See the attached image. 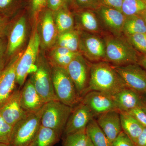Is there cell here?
<instances>
[{
  "label": "cell",
  "mask_w": 146,
  "mask_h": 146,
  "mask_svg": "<svg viewBox=\"0 0 146 146\" xmlns=\"http://www.w3.org/2000/svg\"><path fill=\"white\" fill-rule=\"evenodd\" d=\"M81 102L89 108L95 118L104 112L117 110L112 96L100 91L88 92L82 97Z\"/></svg>",
  "instance_id": "obj_13"
},
{
  "label": "cell",
  "mask_w": 146,
  "mask_h": 146,
  "mask_svg": "<svg viewBox=\"0 0 146 146\" xmlns=\"http://www.w3.org/2000/svg\"><path fill=\"white\" fill-rule=\"evenodd\" d=\"M27 114L21 105L19 89H16L0 108V115L6 122L12 126Z\"/></svg>",
  "instance_id": "obj_15"
},
{
  "label": "cell",
  "mask_w": 146,
  "mask_h": 146,
  "mask_svg": "<svg viewBox=\"0 0 146 146\" xmlns=\"http://www.w3.org/2000/svg\"><path fill=\"white\" fill-rule=\"evenodd\" d=\"M139 54L146 55V33H138L125 36Z\"/></svg>",
  "instance_id": "obj_31"
},
{
  "label": "cell",
  "mask_w": 146,
  "mask_h": 146,
  "mask_svg": "<svg viewBox=\"0 0 146 146\" xmlns=\"http://www.w3.org/2000/svg\"><path fill=\"white\" fill-rule=\"evenodd\" d=\"M138 64L141 65L142 68H143L146 70V55H141V56L139 57Z\"/></svg>",
  "instance_id": "obj_43"
},
{
  "label": "cell",
  "mask_w": 146,
  "mask_h": 146,
  "mask_svg": "<svg viewBox=\"0 0 146 146\" xmlns=\"http://www.w3.org/2000/svg\"><path fill=\"white\" fill-rule=\"evenodd\" d=\"M61 136L55 131L40 125L32 146H54L60 141Z\"/></svg>",
  "instance_id": "obj_25"
},
{
  "label": "cell",
  "mask_w": 146,
  "mask_h": 146,
  "mask_svg": "<svg viewBox=\"0 0 146 146\" xmlns=\"http://www.w3.org/2000/svg\"><path fill=\"white\" fill-rule=\"evenodd\" d=\"M23 52L17 53L0 73V108L16 90V68Z\"/></svg>",
  "instance_id": "obj_11"
},
{
  "label": "cell",
  "mask_w": 146,
  "mask_h": 146,
  "mask_svg": "<svg viewBox=\"0 0 146 146\" xmlns=\"http://www.w3.org/2000/svg\"><path fill=\"white\" fill-rule=\"evenodd\" d=\"M79 24L81 31L98 34L103 30L101 25L96 13L91 10L81 12L78 17Z\"/></svg>",
  "instance_id": "obj_23"
},
{
  "label": "cell",
  "mask_w": 146,
  "mask_h": 146,
  "mask_svg": "<svg viewBox=\"0 0 146 146\" xmlns=\"http://www.w3.org/2000/svg\"><path fill=\"white\" fill-rule=\"evenodd\" d=\"M54 17L58 34L74 29V18L66 6L63 5L55 11Z\"/></svg>",
  "instance_id": "obj_24"
},
{
  "label": "cell",
  "mask_w": 146,
  "mask_h": 146,
  "mask_svg": "<svg viewBox=\"0 0 146 146\" xmlns=\"http://www.w3.org/2000/svg\"><path fill=\"white\" fill-rule=\"evenodd\" d=\"M112 97L119 112H127L143 106L141 94L128 87L122 89Z\"/></svg>",
  "instance_id": "obj_20"
},
{
  "label": "cell",
  "mask_w": 146,
  "mask_h": 146,
  "mask_svg": "<svg viewBox=\"0 0 146 146\" xmlns=\"http://www.w3.org/2000/svg\"><path fill=\"white\" fill-rule=\"evenodd\" d=\"M63 5V0H47V6L53 12L57 11Z\"/></svg>",
  "instance_id": "obj_41"
},
{
  "label": "cell",
  "mask_w": 146,
  "mask_h": 146,
  "mask_svg": "<svg viewBox=\"0 0 146 146\" xmlns=\"http://www.w3.org/2000/svg\"><path fill=\"white\" fill-rule=\"evenodd\" d=\"M95 10L103 29L113 35L121 36L126 17L121 11L104 6Z\"/></svg>",
  "instance_id": "obj_12"
},
{
  "label": "cell",
  "mask_w": 146,
  "mask_h": 146,
  "mask_svg": "<svg viewBox=\"0 0 146 146\" xmlns=\"http://www.w3.org/2000/svg\"><path fill=\"white\" fill-rule=\"evenodd\" d=\"M126 87L122 79L110 63L105 61L91 63L86 94L91 91H98L113 96Z\"/></svg>",
  "instance_id": "obj_1"
},
{
  "label": "cell",
  "mask_w": 146,
  "mask_h": 146,
  "mask_svg": "<svg viewBox=\"0 0 146 146\" xmlns=\"http://www.w3.org/2000/svg\"><path fill=\"white\" fill-rule=\"evenodd\" d=\"M30 80L46 103L58 100L53 85L50 64L43 57L38 56Z\"/></svg>",
  "instance_id": "obj_5"
},
{
  "label": "cell",
  "mask_w": 146,
  "mask_h": 146,
  "mask_svg": "<svg viewBox=\"0 0 146 146\" xmlns=\"http://www.w3.org/2000/svg\"><path fill=\"white\" fill-rule=\"evenodd\" d=\"M21 100L22 107L27 113L39 111L46 104L39 96L30 79L25 82L21 90Z\"/></svg>",
  "instance_id": "obj_18"
},
{
  "label": "cell",
  "mask_w": 146,
  "mask_h": 146,
  "mask_svg": "<svg viewBox=\"0 0 146 146\" xmlns=\"http://www.w3.org/2000/svg\"><path fill=\"white\" fill-rule=\"evenodd\" d=\"M146 10V0H123L121 12L125 16L140 15Z\"/></svg>",
  "instance_id": "obj_29"
},
{
  "label": "cell",
  "mask_w": 146,
  "mask_h": 146,
  "mask_svg": "<svg viewBox=\"0 0 146 146\" xmlns=\"http://www.w3.org/2000/svg\"><path fill=\"white\" fill-rule=\"evenodd\" d=\"M9 28L8 18L0 13V38L7 36Z\"/></svg>",
  "instance_id": "obj_39"
},
{
  "label": "cell",
  "mask_w": 146,
  "mask_h": 146,
  "mask_svg": "<svg viewBox=\"0 0 146 146\" xmlns=\"http://www.w3.org/2000/svg\"><path fill=\"white\" fill-rule=\"evenodd\" d=\"M124 36L138 33H146V25L140 15L126 16L123 28Z\"/></svg>",
  "instance_id": "obj_27"
},
{
  "label": "cell",
  "mask_w": 146,
  "mask_h": 146,
  "mask_svg": "<svg viewBox=\"0 0 146 146\" xmlns=\"http://www.w3.org/2000/svg\"><path fill=\"white\" fill-rule=\"evenodd\" d=\"M113 66L127 87L140 94L146 92V70L141 65L133 63Z\"/></svg>",
  "instance_id": "obj_10"
},
{
  "label": "cell",
  "mask_w": 146,
  "mask_h": 146,
  "mask_svg": "<svg viewBox=\"0 0 146 146\" xmlns=\"http://www.w3.org/2000/svg\"><path fill=\"white\" fill-rule=\"evenodd\" d=\"M47 5V0H32V12L34 18H37Z\"/></svg>",
  "instance_id": "obj_36"
},
{
  "label": "cell",
  "mask_w": 146,
  "mask_h": 146,
  "mask_svg": "<svg viewBox=\"0 0 146 146\" xmlns=\"http://www.w3.org/2000/svg\"><path fill=\"white\" fill-rule=\"evenodd\" d=\"M44 106L37 112L27 113L14 125L9 146H29L33 143L41 125Z\"/></svg>",
  "instance_id": "obj_3"
},
{
  "label": "cell",
  "mask_w": 146,
  "mask_h": 146,
  "mask_svg": "<svg viewBox=\"0 0 146 146\" xmlns=\"http://www.w3.org/2000/svg\"><path fill=\"white\" fill-rule=\"evenodd\" d=\"M91 63L79 53L66 69L82 98L89 86Z\"/></svg>",
  "instance_id": "obj_9"
},
{
  "label": "cell",
  "mask_w": 146,
  "mask_h": 146,
  "mask_svg": "<svg viewBox=\"0 0 146 146\" xmlns=\"http://www.w3.org/2000/svg\"><path fill=\"white\" fill-rule=\"evenodd\" d=\"M16 0H0V13L7 17L13 10Z\"/></svg>",
  "instance_id": "obj_35"
},
{
  "label": "cell",
  "mask_w": 146,
  "mask_h": 146,
  "mask_svg": "<svg viewBox=\"0 0 146 146\" xmlns=\"http://www.w3.org/2000/svg\"><path fill=\"white\" fill-rule=\"evenodd\" d=\"M72 110L59 100L48 102L44 106L41 125L53 129L61 136Z\"/></svg>",
  "instance_id": "obj_6"
},
{
  "label": "cell",
  "mask_w": 146,
  "mask_h": 146,
  "mask_svg": "<svg viewBox=\"0 0 146 146\" xmlns=\"http://www.w3.org/2000/svg\"><path fill=\"white\" fill-rule=\"evenodd\" d=\"M89 138L86 129L64 136L63 146H86Z\"/></svg>",
  "instance_id": "obj_30"
},
{
  "label": "cell",
  "mask_w": 146,
  "mask_h": 146,
  "mask_svg": "<svg viewBox=\"0 0 146 146\" xmlns=\"http://www.w3.org/2000/svg\"><path fill=\"white\" fill-rule=\"evenodd\" d=\"M120 116L123 131L136 143L144 127L136 118L128 112H120Z\"/></svg>",
  "instance_id": "obj_21"
},
{
  "label": "cell",
  "mask_w": 146,
  "mask_h": 146,
  "mask_svg": "<svg viewBox=\"0 0 146 146\" xmlns=\"http://www.w3.org/2000/svg\"><path fill=\"white\" fill-rule=\"evenodd\" d=\"M96 117L98 124L112 144L123 131L120 112L117 110H112L102 113Z\"/></svg>",
  "instance_id": "obj_17"
},
{
  "label": "cell",
  "mask_w": 146,
  "mask_h": 146,
  "mask_svg": "<svg viewBox=\"0 0 146 146\" xmlns=\"http://www.w3.org/2000/svg\"><path fill=\"white\" fill-rule=\"evenodd\" d=\"M86 146H94V145L92 144V143H91V141H90V139H89L88 140V142H87V143L86 144Z\"/></svg>",
  "instance_id": "obj_47"
},
{
  "label": "cell",
  "mask_w": 146,
  "mask_h": 146,
  "mask_svg": "<svg viewBox=\"0 0 146 146\" xmlns=\"http://www.w3.org/2000/svg\"><path fill=\"white\" fill-rule=\"evenodd\" d=\"M111 146H137L129 137L122 131L111 144Z\"/></svg>",
  "instance_id": "obj_33"
},
{
  "label": "cell",
  "mask_w": 146,
  "mask_h": 146,
  "mask_svg": "<svg viewBox=\"0 0 146 146\" xmlns=\"http://www.w3.org/2000/svg\"><path fill=\"white\" fill-rule=\"evenodd\" d=\"M135 144L137 146H146V127H144Z\"/></svg>",
  "instance_id": "obj_42"
},
{
  "label": "cell",
  "mask_w": 146,
  "mask_h": 146,
  "mask_svg": "<svg viewBox=\"0 0 146 146\" xmlns=\"http://www.w3.org/2000/svg\"><path fill=\"white\" fill-rule=\"evenodd\" d=\"M51 67L53 85L58 99L73 108L82 99L74 82L66 69L51 65Z\"/></svg>",
  "instance_id": "obj_4"
},
{
  "label": "cell",
  "mask_w": 146,
  "mask_h": 146,
  "mask_svg": "<svg viewBox=\"0 0 146 146\" xmlns=\"http://www.w3.org/2000/svg\"><path fill=\"white\" fill-rule=\"evenodd\" d=\"M0 146H9V145L7 144L0 143Z\"/></svg>",
  "instance_id": "obj_48"
},
{
  "label": "cell",
  "mask_w": 146,
  "mask_h": 146,
  "mask_svg": "<svg viewBox=\"0 0 146 146\" xmlns=\"http://www.w3.org/2000/svg\"><path fill=\"white\" fill-rule=\"evenodd\" d=\"M77 5L80 8L96 10L100 6L99 0H76Z\"/></svg>",
  "instance_id": "obj_38"
},
{
  "label": "cell",
  "mask_w": 146,
  "mask_h": 146,
  "mask_svg": "<svg viewBox=\"0 0 146 146\" xmlns=\"http://www.w3.org/2000/svg\"><path fill=\"white\" fill-rule=\"evenodd\" d=\"M103 38L106 46L105 61L116 66L138 63L141 54L125 36L107 35Z\"/></svg>",
  "instance_id": "obj_2"
},
{
  "label": "cell",
  "mask_w": 146,
  "mask_h": 146,
  "mask_svg": "<svg viewBox=\"0 0 146 146\" xmlns=\"http://www.w3.org/2000/svg\"><path fill=\"white\" fill-rule=\"evenodd\" d=\"M128 113L136 118L144 127H146V112L142 108H137Z\"/></svg>",
  "instance_id": "obj_37"
},
{
  "label": "cell",
  "mask_w": 146,
  "mask_h": 146,
  "mask_svg": "<svg viewBox=\"0 0 146 146\" xmlns=\"http://www.w3.org/2000/svg\"><path fill=\"white\" fill-rule=\"evenodd\" d=\"M79 52L90 62L104 61L106 46L104 38L98 34L79 31Z\"/></svg>",
  "instance_id": "obj_8"
},
{
  "label": "cell",
  "mask_w": 146,
  "mask_h": 146,
  "mask_svg": "<svg viewBox=\"0 0 146 146\" xmlns=\"http://www.w3.org/2000/svg\"><path fill=\"white\" fill-rule=\"evenodd\" d=\"M140 15L143 18L146 25V10L140 14Z\"/></svg>",
  "instance_id": "obj_46"
},
{
  "label": "cell",
  "mask_w": 146,
  "mask_h": 146,
  "mask_svg": "<svg viewBox=\"0 0 146 146\" xmlns=\"http://www.w3.org/2000/svg\"><path fill=\"white\" fill-rule=\"evenodd\" d=\"M53 11L49 9L43 12L40 21L41 43L45 48H51L56 43L58 32L55 23Z\"/></svg>",
  "instance_id": "obj_19"
},
{
  "label": "cell",
  "mask_w": 146,
  "mask_h": 146,
  "mask_svg": "<svg viewBox=\"0 0 146 146\" xmlns=\"http://www.w3.org/2000/svg\"><path fill=\"white\" fill-rule=\"evenodd\" d=\"M86 132L94 146H111V143L95 118L92 119L88 123Z\"/></svg>",
  "instance_id": "obj_26"
},
{
  "label": "cell",
  "mask_w": 146,
  "mask_h": 146,
  "mask_svg": "<svg viewBox=\"0 0 146 146\" xmlns=\"http://www.w3.org/2000/svg\"><path fill=\"white\" fill-rule=\"evenodd\" d=\"M74 0H63V5L67 6L71 5L72 3L73 2Z\"/></svg>",
  "instance_id": "obj_45"
},
{
  "label": "cell",
  "mask_w": 146,
  "mask_h": 146,
  "mask_svg": "<svg viewBox=\"0 0 146 146\" xmlns=\"http://www.w3.org/2000/svg\"><path fill=\"white\" fill-rule=\"evenodd\" d=\"M141 94L143 103V106L142 108L146 112V92Z\"/></svg>",
  "instance_id": "obj_44"
},
{
  "label": "cell",
  "mask_w": 146,
  "mask_h": 146,
  "mask_svg": "<svg viewBox=\"0 0 146 146\" xmlns=\"http://www.w3.org/2000/svg\"><path fill=\"white\" fill-rule=\"evenodd\" d=\"M32 143L31 144V145H30L29 146H32Z\"/></svg>",
  "instance_id": "obj_49"
},
{
  "label": "cell",
  "mask_w": 146,
  "mask_h": 146,
  "mask_svg": "<svg viewBox=\"0 0 146 146\" xmlns=\"http://www.w3.org/2000/svg\"><path fill=\"white\" fill-rule=\"evenodd\" d=\"M7 42H5L4 38H0V73L8 62L7 56Z\"/></svg>",
  "instance_id": "obj_34"
},
{
  "label": "cell",
  "mask_w": 146,
  "mask_h": 146,
  "mask_svg": "<svg viewBox=\"0 0 146 146\" xmlns=\"http://www.w3.org/2000/svg\"><path fill=\"white\" fill-rule=\"evenodd\" d=\"M26 33V19L25 17H21L9 30L7 35V56L8 62L22 46L25 39Z\"/></svg>",
  "instance_id": "obj_16"
},
{
  "label": "cell",
  "mask_w": 146,
  "mask_h": 146,
  "mask_svg": "<svg viewBox=\"0 0 146 146\" xmlns=\"http://www.w3.org/2000/svg\"><path fill=\"white\" fill-rule=\"evenodd\" d=\"M123 0H99V5L115 9L121 11Z\"/></svg>",
  "instance_id": "obj_40"
},
{
  "label": "cell",
  "mask_w": 146,
  "mask_h": 146,
  "mask_svg": "<svg viewBox=\"0 0 146 146\" xmlns=\"http://www.w3.org/2000/svg\"><path fill=\"white\" fill-rule=\"evenodd\" d=\"M13 127L6 122L0 115V143L9 145Z\"/></svg>",
  "instance_id": "obj_32"
},
{
  "label": "cell",
  "mask_w": 146,
  "mask_h": 146,
  "mask_svg": "<svg viewBox=\"0 0 146 146\" xmlns=\"http://www.w3.org/2000/svg\"><path fill=\"white\" fill-rule=\"evenodd\" d=\"M80 52H75L67 48L56 46L50 55V64L66 69L68 65Z\"/></svg>",
  "instance_id": "obj_22"
},
{
  "label": "cell",
  "mask_w": 146,
  "mask_h": 146,
  "mask_svg": "<svg viewBox=\"0 0 146 146\" xmlns=\"http://www.w3.org/2000/svg\"><path fill=\"white\" fill-rule=\"evenodd\" d=\"M94 115L89 108L80 102L73 108L63 134L64 136L86 129V126Z\"/></svg>",
  "instance_id": "obj_14"
},
{
  "label": "cell",
  "mask_w": 146,
  "mask_h": 146,
  "mask_svg": "<svg viewBox=\"0 0 146 146\" xmlns=\"http://www.w3.org/2000/svg\"><path fill=\"white\" fill-rule=\"evenodd\" d=\"M41 39L36 28L31 34L26 49L20 58L16 68V82L22 87L29 73H31L38 57Z\"/></svg>",
  "instance_id": "obj_7"
},
{
  "label": "cell",
  "mask_w": 146,
  "mask_h": 146,
  "mask_svg": "<svg viewBox=\"0 0 146 146\" xmlns=\"http://www.w3.org/2000/svg\"><path fill=\"white\" fill-rule=\"evenodd\" d=\"M56 46L64 47L75 52H79V31L73 29L58 35Z\"/></svg>",
  "instance_id": "obj_28"
}]
</instances>
